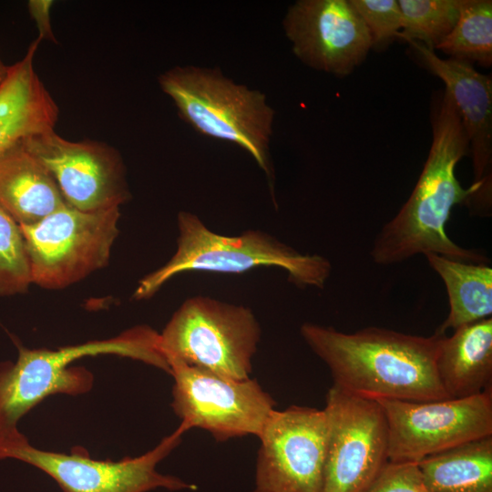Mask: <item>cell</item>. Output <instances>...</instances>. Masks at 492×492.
I'll list each match as a JSON object with an SVG mask.
<instances>
[{
	"label": "cell",
	"mask_w": 492,
	"mask_h": 492,
	"mask_svg": "<svg viewBox=\"0 0 492 492\" xmlns=\"http://www.w3.org/2000/svg\"><path fill=\"white\" fill-rule=\"evenodd\" d=\"M433 140L420 177L407 201L382 228L370 251L373 261L389 265L417 254L436 253L477 264H488L480 251L455 243L446 224L456 204L475 203L480 186L464 189L456 167L468 153L469 141L459 112L445 89L432 119Z\"/></svg>",
	"instance_id": "1"
},
{
	"label": "cell",
	"mask_w": 492,
	"mask_h": 492,
	"mask_svg": "<svg viewBox=\"0 0 492 492\" xmlns=\"http://www.w3.org/2000/svg\"><path fill=\"white\" fill-rule=\"evenodd\" d=\"M300 333L328 366L333 384L347 393L374 400L448 399L436 367V333L425 337L375 326L343 333L305 323Z\"/></svg>",
	"instance_id": "2"
},
{
	"label": "cell",
	"mask_w": 492,
	"mask_h": 492,
	"mask_svg": "<svg viewBox=\"0 0 492 492\" xmlns=\"http://www.w3.org/2000/svg\"><path fill=\"white\" fill-rule=\"evenodd\" d=\"M116 354L141 361L169 374L159 347V333L146 325L132 327L105 340L88 341L56 350L18 346L15 363L0 364V446L27 440L18 422L46 397L90 391L93 374L83 366H70L85 356Z\"/></svg>",
	"instance_id": "3"
},
{
	"label": "cell",
	"mask_w": 492,
	"mask_h": 492,
	"mask_svg": "<svg viewBox=\"0 0 492 492\" xmlns=\"http://www.w3.org/2000/svg\"><path fill=\"white\" fill-rule=\"evenodd\" d=\"M177 251L159 269L144 276L134 292L136 300L152 297L173 276L189 271L240 274L254 268L278 267L299 287L323 288L330 261L318 254H303L261 231L239 236L213 232L195 214L178 215Z\"/></svg>",
	"instance_id": "4"
},
{
	"label": "cell",
	"mask_w": 492,
	"mask_h": 492,
	"mask_svg": "<svg viewBox=\"0 0 492 492\" xmlns=\"http://www.w3.org/2000/svg\"><path fill=\"white\" fill-rule=\"evenodd\" d=\"M179 117L199 133L242 148L268 175L275 112L265 95L219 68L174 67L159 77Z\"/></svg>",
	"instance_id": "5"
},
{
	"label": "cell",
	"mask_w": 492,
	"mask_h": 492,
	"mask_svg": "<svg viewBox=\"0 0 492 492\" xmlns=\"http://www.w3.org/2000/svg\"><path fill=\"white\" fill-rule=\"evenodd\" d=\"M261 338L251 309L208 296L186 300L159 333L168 363L178 361L236 380L250 378Z\"/></svg>",
	"instance_id": "6"
},
{
	"label": "cell",
	"mask_w": 492,
	"mask_h": 492,
	"mask_svg": "<svg viewBox=\"0 0 492 492\" xmlns=\"http://www.w3.org/2000/svg\"><path fill=\"white\" fill-rule=\"evenodd\" d=\"M119 207L82 211L69 205L20 225L32 283L62 289L107 265L118 234Z\"/></svg>",
	"instance_id": "7"
},
{
	"label": "cell",
	"mask_w": 492,
	"mask_h": 492,
	"mask_svg": "<svg viewBox=\"0 0 492 492\" xmlns=\"http://www.w3.org/2000/svg\"><path fill=\"white\" fill-rule=\"evenodd\" d=\"M169 364L174 381L171 406L186 432L200 428L217 441L258 436L276 409L256 379H231L178 361Z\"/></svg>",
	"instance_id": "8"
},
{
	"label": "cell",
	"mask_w": 492,
	"mask_h": 492,
	"mask_svg": "<svg viewBox=\"0 0 492 492\" xmlns=\"http://www.w3.org/2000/svg\"><path fill=\"white\" fill-rule=\"evenodd\" d=\"M185 432L179 425L151 450L118 461L94 459L80 446L74 447L70 454L42 450L31 446L28 440L1 446L0 459L13 458L38 468L52 477L63 492L195 490V485L157 471V465L179 446Z\"/></svg>",
	"instance_id": "9"
},
{
	"label": "cell",
	"mask_w": 492,
	"mask_h": 492,
	"mask_svg": "<svg viewBox=\"0 0 492 492\" xmlns=\"http://www.w3.org/2000/svg\"><path fill=\"white\" fill-rule=\"evenodd\" d=\"M384 414L390 462L422 459L492 436V388L458 399L376 400Z\"/></svg>",
	"instance_id": "10"
},
{
	"label": "cell",
	"mask_w": 492,
	"mask_h": 492,
	"mask_svg": "<svg viewBox=\"0 0 492 492\" xmlns=\"http://www.w3.org/2000/svg\"><path fill=\"white\" fill-rule=\"evenodd\" d=\"M323 410L327 446L321 492H364L389 462L384 411L376 400L334 384Z\"/></svg>",
	"instance_id": "11"
},
{
	"label": "cell",
	"mask_w": 492,
	"mask_h": 492,
	"mask_svg": "<svg viewBox=\"0 0 492 492\" xmlns=\"http://www.w3.org/2000/svg\"><path fill=\"white\" fill-rule=\"evenodd\" d=\"M257 437L255 492H321L327 446L323 409H274Z\"/></svg>",
	"instance_id": "12"
},
{
	"label": "cell",
	"mask_w": 492,
	"mask_h": 492,
	"mask_svg": "<svg viewBox=\"0 0 492 492\" xmlns=\"http://www.w3.org/2000/svg\"><path fill=\"white\" fill-rule=\"evenodd\" d=\"M23 143L49 171L67 205L95 211L128 200L122 159L105 142L70 141L51 130L27 137Z\"/></svg>",
	"instance_id": "13"
},
{
	"label": "cell",
	"mask_w": 492,
	"mask_h": 492,
	"mask_svg": "<svg viewBox=\"0 0 492 492\" xmlns=\"http://www.w3.org/2000/svg\"><path fill=\"white\" fill-rule=\"evenodd\" d=\"M282 26L297 58L337 77L351 74L374 47L349 0H298L289 6Z\"/></svg>",
	"instance_id": "14"
},
{
	"label": "cell",
	"mask_w": 492,
	"mask_h": 492,
	"mask_svg": "<svg viewBox=\"0 0 492 492\" xmlns=\"http://www.w3.org/2000/svg\"><path fill=\"white\" fill-rule=\"evenodd\" d=\"M428 68L446 85L466 130L472 154L474 181L480 191L474 206L479 216L491 214L492 80L473 66L455 58L443 59L416 41H407Z\"/></svg>",
	"instance_id": "15"
},
{
	"label": "cell",
	"mask_w": 492,
	"mask_h": 492,
	"mask_svg": "<svg viewBox=\"0 0 492 492\" xmlns=\"http://www.w3.org/2000/svg\"><path fill=\"white\" fill-rule=\"evenodd\" d=\"M37 47L30 44L0 86V154L27 137L55 130L59 110L35 70Z\"/></svg>",
	"instance_id": "16"
},
{
	"label": "cell",
	"mask_w": 492,
	"mask_h": 492,
	"mask_svg": "<svg viewBox=\"0 0 492 492\" xmlns=\"http://www.w3.org/2000/svg\"><path fill=\"white\" fill-rule=\"evenodd\" d=\"M0 205L19 225L34 224L67 205L23 139L0 154Z\"/></svg>",
	"instance_id": "17"
},
{
	"label": "cell",
	"mask_w": 492,
	"mask_h": 492,
	"mask_svg": "<svg viewBox=\"0 0 492 492\" xmlns=\"http://www.w3.org/2000/svg\"><path fill=\"white\" fill-rule=\"evenodd\" d=\"M436 367L450 399L492 388V318L461 326L451 336L440 335Z\"/></svg>",
	"instance_id": "18"
},
{
	"label": "cell",
	"mask_w": 492,
	"mask_h": 492,
	"mask_svg": "<svg viewBox=\"0 0 492 492\" xmlns=\"http://www.w3.org/2000/svg\"><path fill=\"white\" fill-rule=\"evenodd\" d=\"M430 267L441 277L448 294L449 313L436 333L470 324L492 314V269L452 260L436 253L425 254Z\"/></svg>",
	"instance_id": "19"
},
{
	"label": "cell",
	"mask_w": 492,
	"mask_h": 492,
	"mask_svg": "<svg viewBox=\"0 0 492 492\" xmlns=\"http://www.w3.org/2000/svg\"><path fill=\"white\" fill-rule=\"evenodd\" d=\"M417 466L432 492H492V436L429 456Z\"/></svg>",
	"instance_id": "20"
},
{
	"label": "cell",
	"mask_w": 492,
	"mask_h": 492,
	"mask_svg": "<svg viewBox=\"0 0 492 492\" xmlns=\"http://www.w3.org/2000/svg\"><path fill=\"white\" fill-rule=\"evenodd\" d=\"M436 50L450 58L492 64V1L460 0L458 19L450 33L437 45ZM435 49V50H436Z\"/></svg>",
	"instance_id": "21"
},
{
	"label": "cell",
	"mask_w": 492,
	"mask_h": 492,
	"mask_svg": "<svg viewBox=\"0 0 492 492\" xmlns=\"http://www.w3.org/2000/svg\"><path fill=\"white\" fill-rule=\"evenodd\" d=\"M402 13V31L406 41H416L435 51L455 26L460 0H398Z\"/></svg>",
	"instance_id": "22"
},
{
	"label": "cell",
	"mask_w": 492,
	"mask_h": 492,
	"mask_svg": "<svg viewBox=\"0 0 492 492\" xmlns=\"http://www.w3.org/2000/svg\"><path fill=\"white\" fill-rule=\"evenodd\" d=\"M31 283L29 259L21 227L0 205V296L23 293Z\"/></svg>",
	"instance_id": "23"
},
{
	"label": "cell",
	"mask_w": 492,
	"mask_h": 492,
	"mask_svg": "<svg viewBox=\"0 0 492 492\" xmlns=\"http://www.w3.org/2000/svg\"><path fill=\"white\" fill-rule=\"evenodd\" d=\"M367 27L373 46L385 44L402 28V13L396 0H349Z\"/></svg>",
	"instance_id": "24"
},
{
	"label": "cell",
	"mask_w": 492,
	"mask_h": 492,
	"mask_svg": "<svg viewBox=\"0 0 492 492\" xmlns=\"http://www.w3.org/2000/svg\"><path fill=\"white\" fill-rule=\"evenodd\" d=\"M364 492H432L417 463L388 462Z\"/></svg>",
	"instance_id": "25"
},
{
	"label": "cell",
	"mask_w": 492,
	"mask_h": 492,
	"mask_svg": "<svg viewBox=\"0 0 492 492\" xmlns=\"http://www.w3.org/2000/svg\"><path fill=\"white\" fill-rule=\"evenodd\" d=\"M53 3L51 0H30L27 6L29 14L38 28V37L41 40L56 42L50 23V8Z\"/></svg>",
	"instance_id": "26"
},
{
	"label": "cell",
	"mask_w": 492,
	"mask_h": 492,
	"mask_svg": "<svg viewBox=\"0 0 492 492\" xmlns=\"http://www.w3.org/2000/svg\"><path fill=\"white\" fill-rule=\"evenodd\" d=\"M9 67H7L0 57V86L5 79L8 73Z\"/></svg>",
	"instance_id": "27"
}]
</instances>
